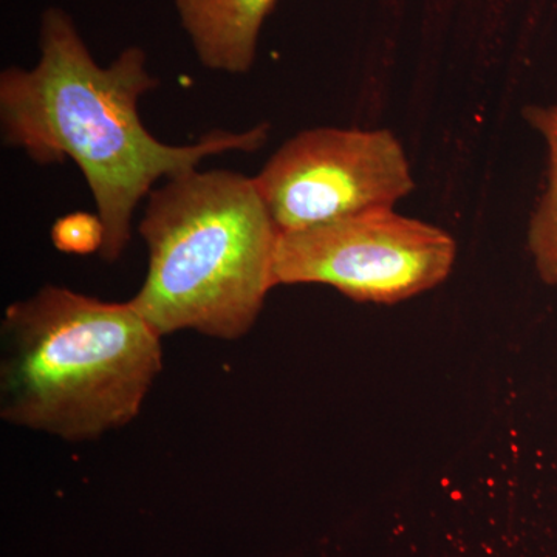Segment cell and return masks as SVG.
Wrapping results in <instances>:
<instances>
[{
	"label": "cell",
	"instance_id": "7",
	"mask_svg": "<svg viewBox=\"0 0 557 557\" xmlns=\"http://www.w3.org/2000/svg\"><path fill=\"white\" fill-rule=\"evenodd\" d=\"M527 123L544 137L548 148V186L528 226V249L539 277L557 287V104L523 110Z\"/></svg>",
	"mask_w": 557,
	"mask_h": 557
},
{
	"label": "cell",
	"instance_id": "5",
	"mask_svg": "<svg viewBox=\"0 0 557 557\" xmlns=\"http://www.w3.org/2000/svg\"><path fill=\"white\" fill-rule=\"evenodd\" d=\"M255 180L278 234L394 208L416 188L401 143L383 129L300 132Z\"/></svg>",
	"mask_w": 557,
	"mask_h": 557
},
{
	"label": "cell",
	"instance_id": "1",
	"mask_svg": "<svg viewBox=\"0 0 557 557\" xmlns=\"http://www.w3.org/2000/svg\"><path fill=\"white\" fill-rule=\"evenodd\" d=\"M39 49L35 67L0 73L2 141L38 164L75 161L97 207L108 262L123 256L139 201L157 182L197 170L207 157L252 152L269 137L259 124L209 132L194 145L161 143L139 119V98L159 86L146 51L127 47L101 67L64 10L44 11Z\"/></svg>",
	"mask_w": 557,
	"mask_h": 557
},
{
	"label": "cell",
	"instance_id": "8",
	"mask_svg": "<svg viewBox=\"0 0 557 557\" xmlns=\"http://www.w3.org/2000/svg\"><path fill=\"white\" fill-rule=\"evenodd\" d=\"M102 225L98 215L72 214L58 220L53 226V242L58 249L75 255L101 251Z\"/></svg>",
	"mask_w": 557,
	"mask_h": 557
},
{
	"label": "cell",
	"instance_id": "6",
	"mask_svg": "<svg viewBox=\"0 0 557 557\" xmlns=\"http://www.w3.org/2000/svg\"><path fill=\"white\" fill-rule=\"evenodd\" d=\"M180 24L201 65L245 75L258 54L260 30L276 0H174Z\"/></svg>",
	"mask_w": 557,
	"mask_h": 557
},
{
	"label": "cell",
	"instance_id": "2",
	"mask_svg": "<svg viewBox=\"0 0 557 557\" xmlns=\"http://www.w3.org/2000/svg\"><path fill=\"white\" fill-rule=\"evenodd\" d=\"M163 368L161 336L127 302L58 285L2 321L0 416L69 442L129 424Z\"/></svg>",
	"mask_w": 557,
	"mask_h": 557
},
{
	"label": "cell",
	"instance_id": "4",
	"mask_svg": "<svg viewBox=\"0 0 557 557\" xmlns=\"http://www.w3.org/2000/svg\"><path fill=\"white\" fill-rule=\"evenodd\" d=\"M456 240L394 208L278 236L276 285L321 284L357 302L397 304L437 287L456 262Z\"/></svg>",
	"mask_w": 557,
	"mask_h": 557
},
{
	"label": "cell",
	"instance_id": "3",
	"mask_svg": "<svg viewBox=\"0 0 557 557\" xmlns=\"http://www.w3.org/2000/svg\"><path fill=\"white\" fill-rule=\"evenodd\" d=\"M139 236L149 269L132 306L160 336L247 335L274 287L278 231L255 177L193 170L149 194Z\"/></svg>",
	"mask_w": 557,
	"mask_h": 557
}]
</instances>
